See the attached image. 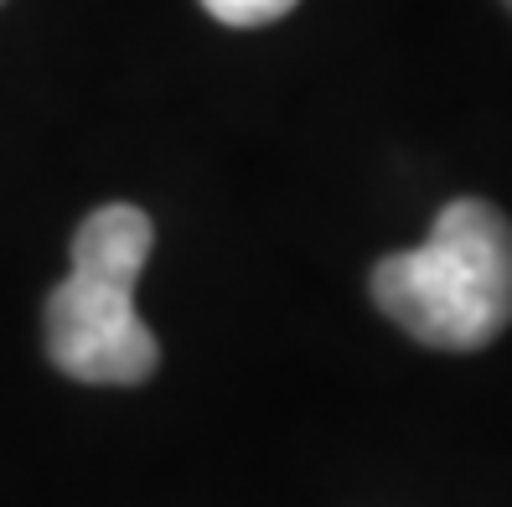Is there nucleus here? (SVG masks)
<instances>
[{
  "label": "nucleus",
  "instance_id": "obj_1",
  "mask_svg": "<svg viewBox=\"0 0 512 507\" xmlns=\"http://www.w3.org/2000/svg\"><path fill=\"white\" fill-rule=\"evenodd\" d=\"M378 311L414 342L476 352L512 326V223L481 197L440 207L419 249L373 264Z\"/></svg>",
  "mask_w": 512,
  "mask_h": 507
},
{
  "label": "nucleus",
  "instance_id": "obj_2",
  "mask_svg": "<svg viewBox=\"0 0 512 507\" xmlns=\"http://www.w3.org/2000/svg\"><path fill=\"white\" fill-rule=\"evenodd\" d=\"M156 228L140 207H94L73 233V270L47 295V357L78 383H145L161 363L156 332L135 311V280Z\"/></svg>",
  "mask_w": 512,
  "mask_h": 507
},
{
  "label": "nucleus",
  "instance_id": "obj_3",
  "mask_svg": "<svg viewBox=\"0 0 512 507\" xmlns=\"http://www.w3.org/2000/svg\"><path fill=\"white\" fill-rule=\"evenodd\" d=\"M300 6V0H202V11L223 26H269Z\"/></svg>",
  "mask_w": 512,
  "mask_h": 507
},
{
  "label": "nucleus",
  "instance_id": "obj_4",
  "mask_svg": "<svg viewBox=\"0 0 512 507\" xmlns=\"http://www.w3.org/2000/svg\"><path fill=\"white\" fill-rule=\"evenodd\" d=\"M507 6H512V0H507Z\"/></svg>",
  "mask_w": 512,
  "mask_h": 507
}]
</instances>
